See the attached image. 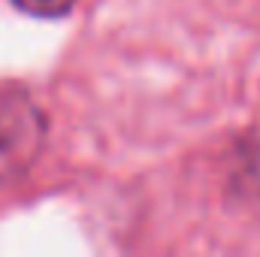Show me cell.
Returning <instances> with one entry per match:
<instances>
[{
  "label": "cell",
  "mask_w": 260,
  "mask_h": 257,
  "mask_svg": "<svg viewBox=\"0 0 260 257\" xmlns=\"http://www.w3.org/2000/svg\"><path fill=\"white\" fill-rule=\"evenodd\" d=\"M46 142V115L21 88L0 91V185L21 179Z\"/></svg>",
  "instance_id": "cell-1"
},
{
  "label": "cell",
  "mask_w": 260,
  "mask_h": 257,
  "mask_svg": "<svg viewBox=\"0 0 260 257\" xmlns=\"http://www.w3.org/2000/svg\"><path fill=\"white\" fill-rule=\"evenodd\" d=\"M12 3H15L21 12L40 15V18H55V15H64L76 0H12Z\"/></svg>",
  "instance_id": "cell-2"
}]
</instances>
